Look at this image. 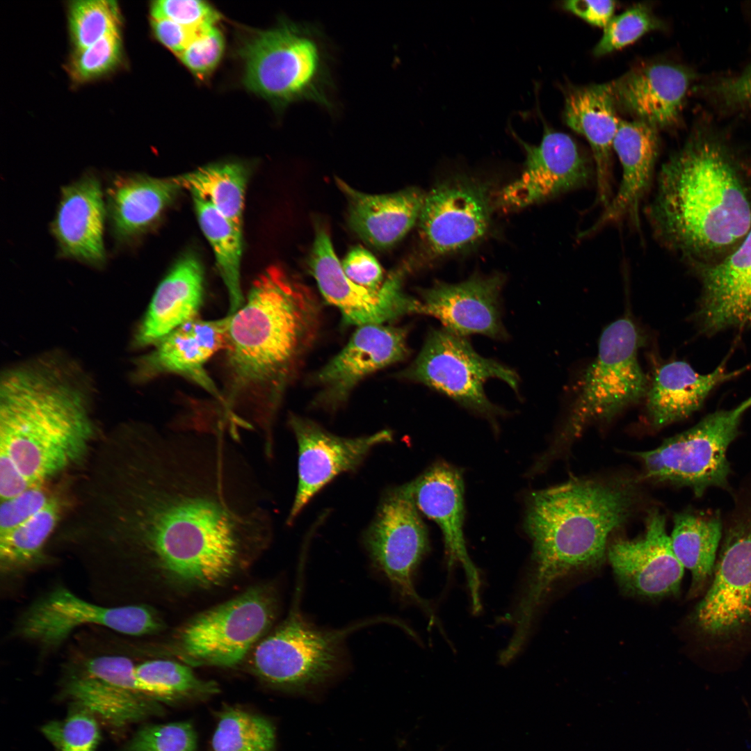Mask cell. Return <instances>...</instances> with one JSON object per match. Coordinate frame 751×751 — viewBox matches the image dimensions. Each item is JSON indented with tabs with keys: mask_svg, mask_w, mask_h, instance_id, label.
Returning a JSON list of instances; mask_svg holds the SVG:
<instances>
[{
	"mask_svg": "<svg viewBox=\"0 0 751 751\" xmlns=\"http://www.w3.org/2000/svg\"><path fill=\"white\" fill-rule=\"evenodd\" d=\"M230 316L222 415L233 427L254 425L273 453V428L284 396L316 344L322 309L313 292L282 268H267Z\"/></svg>",
	"mask_w": 751,
	"mask_h": 751,
	"instance_id": "cell-2",
	"label": "cell"
},
{
	"mask_svg": "<svg viewBox=\"0 0 751 751\" xmlns=\"http://www.w3.org/2000/svg\"><path fill=\"white\" fill-rule=\"evenodd\" d=\"M417 509L408 483L388 490L363 542L373 567L399 597L429 610L413 581L428 549L427 529Z\"/></svg>",
	"mask_w": 751,
	"mask_h": 751,
	"instance_id": "cell-13",
	"label": "cell"
},
{
	"mask_svg": "<svg viewBox=\"0 0 751 751\" xmlns=\"http://www.w3.org/2000/svg\"><path fill=\"white\" fill-rule=\"evenodd\" d=\"M204 275L199 259L181 256L158 285L134 337L137 347L154 346L185 323L199 317Z\"/></svg>",
	"mask_w": 751,
	"mask_h": 751,
	"instance_id": "cell-30",
	"label": "cell"
},
{
	"mask_svg": "<svg viewBox=\"0 0 751 751\" xmlns=\"http://www.w3.org/2000/svg\"><path fill=\"white\" fill-rule=\"evenodd\" d=\"M694 90L718 115H751V63L734 72L707 76Z\"/></svg>",
	"mask_w": 751,
	"mask_h": 751,
	"instance_id": "cell-40",
	"label": "cell"
},
{
	"mask_svg": "<svg viewBox=\"0 0 751 751\" xmlns=\"http://www.w3.org/2000/svg\"><path fill=\"white\" fill-rule=\"evenodd\" d=\"M229 320V314L213 320L197 317L172 330L140 359L138 378L147 380L166 374L182 376L212 395L222 407V391L204 366L213 355L224 349Z\"/></svg>",
	"mask_w": 751,
	"mask_h": 751,
	"instance_id": "cell-24",
	"label": "cell"
},
{
	"mask_svg": "<svg viewBox=\"0 0 751 751\" xmlns=\"http://www.w3.org/2000/svg\"><path fill=\"white\" fill-rule=\"evenodd\" d=\"M150 11L151 19H169L195 31L215 26L220 19L213 6L200 0L154 1Z\"/></svg>",
	"mask_w": 751,
	"mask_h": 751,
	"instance_id": "cell-47",
	"label": "cell"
},
{
	"mask_svg": "<svg viewBox=\"0 0 751 751\" xmlns=\"http://www.w3.org/2000/svg\"><path fill=\"white\" fill-rule=\"evenodd\" d=\"M106 218L102 184L96 174L85 172L63 186L50 225L58 256L95 268L104 267L107 261L104 241Z\"/></svg>",
	"mask_w": 751,
	"mask_h": 751,
	"instance_id": "cell-23",
	"label": "cell"
},
{
	"mask_svg": "<svg viewBox=\"0 0 751 751\" xmlns=\"http://www.w3.org/2000/svg\"><path fill=\"white\" fill-rule=\"evenodd\" d=\"M199 224L209 242L220 277L227 291L232 314L244 304L241 282L242 231L207 201L193 196Z\"/></svg>",
	"mask_w": 751,
	"mask_h": 751,
	"instance_id": "cell-37",
	"label": "cell"
},
{
	"mask_svg": "<svg viewBox=\"0 0 751 751\" xmlns=\"http://www.w3.org/2000/svg\"><path fill=\"white\" fill-rule=\"evenodd\" d=\"M398 377L426 386L489 419L503 412L487 398V381L499 379L516 392L519 383L512 369L482 356L467 337L443 328L429 330L415 359Z\"/></svg>",
	"mask_w": 751,
	"mask_h": 751,
	"instance_id": "cell-12",
	"label": "cell"
},
{
	"mask_svg": "<svg viewBox=\"0 0 751 751\" xmlns=\"http://www.w3.org/2000/svg\"><path fill=\"white\" fill-rule=\"evenodd\" d=\"M122 59V39L120 32H117L88 47L74 50L67 62V72L74 83L82 84L111 72Z\"/></svg>",
	"mask_w": 751,
	"mask_h": 751,
	"instance_id": "cell-42",
	"label": "cell"
},
{
	"mask_svg": "<svg viewBox=\"0 0 751 751\" xmlns=\"http://www.w3.org/2000/svg\"><path fill=\"white\" fill-rule=\"evenodd\" d=\"M348 202L351 228L366 243L388 248L401 240L418 221L426 194L417 188L371 195L337 179Z\"/></svg>",
	"mask_w": 751,
	"mask_h": 751,
	"instance_id": "cell-32",
	"label": "cell"
},
{
	"mask_svg": "<svg viewBox=\"0 0 751 751\" xmlns=\"http://www.w3.org/2000/svg\"><path fill=\"white\" fill-rule=\"evenodd\" d=\"M657 131L640 120H621L613 143L622 170L617 192L598 219L580 234L579 239L626 218L639 227L640 206L649 188L659 152Z\"/></svg>",
	"mask_w": 751,
	"mask_h": 751,
	"instance_id": "cell-27",
	"label": "cell"
},
{
	"mask_svg": "<svg viewBox=\"0 0 751 751\" xmlns=\"http://www.w3.org/2000/svg\"><path fill=\"white\" fill-rule=\"evenodd\" d=\"M70 38L76 49L120 32L121 15L115 1L79 0L68 5Z\"/></svg>",
	"mask_w": 751,
	"mask_h": 751,
	"instance_id": "cell-41",
	"label": "cell"
},
{
	"mask_svg": "<svg viewBox=\"0 0 751 751\" xmlns=\"http://www.w3.org/2000/svg\"><path fill=\"white\" fill-rule=\"evenodd\" d=\"M747 369L727 371L722 363L711 373L701 374L685 361L661 364L649 379L645 397L649 424L658 429L688 417L702 406L716 387Z\"/></svg>",
	"mask_w": 751,
	"mask_h": 751,
	"instance_id": "cell-31",
	"label": "cell"
},
{
	"mask_svg": "<svg viewBox=\"0 0 751 751\" xmlns=\"http://www.w3.org/2000/svg\"><path fill=\"white\" fill-rule=\"evenodd\" d=\"M277 611L272 587H252L191 619L180 629L174 651L188 665L234 666L270 627Z\"/></svg>",
	"mask_w": 751,
	"mask_h": 751,
	"instance_id": "cell-10",
	"label": "cell"
},
{
	"mask_svg": "<svg viewBox=\"0 0 751 751\" xmlns=\"http://www.w3.org/2000/svg\"><path fill=\"white\" fill-rule=\"evenodd\" d=\"M713 574L693 620L702 633L725 636L751 624V512L727 529Z\"/></svg>",
	"mask_w": 751,
	"mask_h": 751,
	"instance_id": "cell-15",
	"label": "cell"
},
{
	"mask_svg": "<svg viewBox=\"0 0 751 751\" xmlns=\"http://www.w3.org/2000/svg\"><path fill=\"white\" fill-rule=\"evenodd\" d=\"M241 56L246 87L277 108L309 101L332 109L330 55L317 27L283 20L253 34Z\"/></svg>",
	"mask_w": 751,
	"mask_h": 751,
	"instance_id": "cell-6",
	"label": "cell"
},
{
	"mask_svg": "<svg viewBox=\"0 0 751 751\" xmlns=\"http://www.w3.org/2000/svg\"><path fill=\"white\" fill-rule=\"evenodd\" d=\"M229 436L133 422L98 439L59 539L99 599L129 605L163 588H217L268 547L270 513Z\"/></svg>",
	"mask_w": 751,
	"mask_h": 751,
	"instance_id": "cell-1",
	"label": "cell"
},
{
	"mask_svg": "<svg viewBox=\"0 0 751 751\" xmlns=\"http://www.w3.org/2000/svg\"><path fill=\"white\" fill-rule=\"evenodd\" d=\"M643 339L629 316L603 330L597 354L582 377L553 451L567 447L592 423L610 421L645 399L649 379L638 360Z\"/></svg>",
	"mask_w": 751,
	"mask_h": 751,
	"instance_id": "cell-7",
	"label": "cell"
},
{
	"mask_svg": "<svg viewBox=\"0 0 751 751\" xmlns=\"http://www.w3.org/2000/svg\"><path fill=\"white\" fill-rule=\"evenodd\" d=\"M211 745L213 751H275V730L264 717L227 709L219 718Z\"/></svg>",
	"mask_w": 751,
	"mask_h": 751,
	"instance_id": "cell-39",
	"label": "cell"
},
{
	"mask_svg": "<svg viewBox=\"0 0 751 751\" xmlns=\"http://www.w3.org/2000/svg\"><path fill=\"white\" fill-rule=\"evenodd\" d=\"M120 751H197V736L188 722L147 725Z\"/></svg>",
	"mask_w": 751,
	"mask_h": 751,
	"instance_id": "cell-45",
	"label": "cell"
},
{
	"mask_svg": "<svg viewBox=\"0 0 751 751\" xmlns=\"http://www.w3.org/2000/svg\"><path fill=\"white\" fill-rule=\"evenodd\" d=\"M88 627L136 638L160 633L165 622L150 604L104 605L58 585L21 612L10 636L33 645L45 659L60 649L79 629Z\"/></svg>",
	"mask_w": 751,
	"mask_h": 751,
	"instance_id": "cell-9",
	"label": "cell"
},
{
	"mask_svg": "<svg viewBox=\"0 0 751 751\" xmlns=\"http://www.w3.org/2000/svg\"><path fill=\"white\" fill-rule=\"evenodd\" d=\"M298 606L294 602L286 618L258 643L252 668L266 682L298 691L316 688L339 671L345 662V640L350 633L378 622H399L379 617L325 629L309 622Z\"/></svg>",
	"mask_w": 751,
	"mask_h": 751,
	"instance_id": "cell-8",
	"label": "cell"
},
{
	"mask_svg": "<svg viewBox=\"0 0 751 751\" xmlns=\"http://www.w3.org/2000/svg\"><path fill=\"white\" fill-rule=\"evenodd\" d=\"M563 8L586 22L604 28L613 17V1L570 0L563 2Z\"/></svg>",
	"mask_w": 751,
	"mask_h": 751,
	"instance_id": "cell-51",
	"label": "cell"
},
{
	"mask_svg": "<svg viewBox=\"0 0 751 751\" xmlns=\"http://www.w3.org/2000/svg\"><path fill=\"white\" fill-rule=\"evenodd\" d=\"M309 267L324 299L339 310L346 323L358 327L383 324L405 315L421 314L419 299L403 290V270L390 275L378 291L350 280L337 257L330 235L320 225L316 227Z\"/></svg>",
	"mask_w": 751,
	"mask_h": 751,
	"instance_id": "cell-14",
	"label": "cell"
},
{
	"mask_svg": "<svg viewBox=\"0 0 751 751\" xmlns=\"http://www.w3.org/2000/svg\"><path fill=\"white\" fill-rule=\"evenodd\" d=\"M151 27L156 40L177 56L202 31L189 29L166 19H151Z\"/></svg>",
	"mask_w": 751,
	"mask_h": 751,
	"instance_id": "cell-50",
	"label": "cell"
},
{
	"mask_svg": "<svg viewBox=\"0 0 751 751\" xmlns=\"http://www.w3.org/2000/svg\"><path fill=\"white\" fill-rule=\"evenodd\" d=\"M69 494L58 490L38 512L20 524L0 533V574L6 587L16 583L51 562L47 554L64 515Z\"/></svg>",
	"mask_w": 751,
	"mask_h": 751,
	"instance_id": "cell-33",
	"label": "cell"
},
{
	"mask_svg": "<svg viewBox=\"0 0 751 751\" xmlns=\"http://www.w3.org/2000/svg\"><path fill=\"white\" fill-rule=\"evenodd\" d=\"M61 695L106 724L122 727L161 712L156 700L63 665Z\"/></svg>",
	"mask_w": 751,
	"mask_h": 751,
	"instance_id": "cell-34",
	"label": "cell"
},
{
	"mask_svg": "<svg viewBox=\"0 0 751 751\" xmlns=\"http://www.w3.org/2000/svg\"><path fill=\"white\" fill-rule=\"evenodd\" d=\"M341 263L347 277L355 284L376 291L382 288L385 280L381 266L365 248H353Z\"/></svg>",
	"mask_w": 751,
	"mask_h": 751,
	"instance_id": "cell-49",
	"label": "cell"
},
{
	"mask_svg": "<svg viewBox=\"0 0 751 751\" xmlns=\"http://www.w3.org/2000/svg\"><path fill=\"white\" fill-rule=\"evenodd\" d=\"M224 50L223 35L215 25L197 33L178 57L196 77L204 79L218 66Z\"/></svg>",
	"mask_w": 751,
	"mask_h": 751,
	"instance_id": "cell-46",
	"label": "cell"
},
{
	"mask_svg": "<svg viewBox=\"0 0 751 751\" xmlns=\"http://www.w3.org/2000/svg\"><path fill=\"white\" fill-rule=\"evenodd\" d=\"M51 484L33 487L1 500L0 533L13 528L41 510L58 490Z\"/></svg>",
	"mask_w": 751,
	"mask_h": 751,
	"instance_id": "cell-48",
	"label": "cell"
},
{
	"mask_svg": "<svg viewBox=\"0 0 751 751\" xmlns=\"http://www.w3.org/2000/svg\"><path fill=\"white\" fill-rule=\"evenodd\" d=\"M662 27V22L648 6L634 5L613 17L604 28L603 35L595 47L593 54L595 56L608 54L633 43L647 33Z\"/></svg>",
	"mask_w": 751,
	"mask_h": 751,
	"instance_id": "cell-44",
	"label": "cell"
},
{
	"mask_svg": "<svg viewBox=\"0 0 751 751\" xmlns=\"http://www.w3.org/2000/svg\"><path fill=\"white\" fill-rule=\"evenodd\" d=\"M746 7H748V9L749 10H750V11H749V16H750V17H749V20H750V26H751V6H747Z\"/></svg>",
	"mask_w": 751,
	"mask_h": 751,
	"instance_id": "cell-52",
	"label": "cell"
},
{
	"mask_svg": "<svg viewBox=\"0 0 751 751\" xmlns=\"http://www.w3.org/2000/svg\"><path fill=\"white\" fill-rule=\"evenodd\" d=\"M75 705L66 718L51 721L41 730L55 751H96L100 732L95 716L87 709Z\"/></svg>",
	"mask_w": 751,
	"mask_h": 751,
	"instance_id": "cell-43",
	"label": "cell"
},
{
	"mask_svg": "<svg viewBox=\"0 0 751 751\" xmlns=\"http://www.w3.org/2000/svg\"><path fill=\"white\" fill-rule=\"evenodd\" d=\"M288 423L298 444V486L286 524L291 525L309 501L339 474L355 470L371 450L392 441L382 430L370 435L342 437L317 423L291 414Z\"/></svg>",
	"mask_w": 751,
	"mask_h": 751,
	"instance_id": "cell-18",
	"label": "cell"
},
{
	"mask_svg": "<svg viewBox=\"0 0 751 751\" xmlns=\"http://www.w3.org/2000/svg\"><path fill=\"white\" fill-rule=\"evenodd\" d=\"M610 83L569 89L563 117L567 125L586 138L595 163L596 200L606 208L611 202L613 143L621 121Z\"/></svg>",
	"mask_w": 751,
	"mask_h": 751,
	"instance_id": "cell-29",
	"label": "cell"
},
{
	"mask_svg": "<svg viewBox=\"0 0 751 751\" xmlns=\"http://www.w3.org/2000/svg\"><path fill=\"white\" fill-rule=\"evenodd\" d=\"M697 82L691 68L657 62L636 67L610 85L617 108L658 129L679 124Z\"/></svg>",
	"mask_w": 751,
	"mask_h": 751,
	"instance_id": "cell-22",
	"label": "cell"
},
{
	"mask_svg": "<svg viewBox=\"0 0 751 751\" xmlns=\"http://www.w3.org/2000/svg\"><path fill=\"white\" fill-rule=\"evenodd\" d=\"M408 484L417 508L435 521L442 532L449 566L459 563L463 567L474 611H479L480 578L467 554L463 534L464 487L460 474L445 463H437Z\"/></svg>",
	"mask_w": 751,
	"mask_h": 751,
	"instance_id": "cell-26",
	"label": "cell"
},
{
	"mask_svg": "<svg viewBox=\"0 0 751 751\" xmlns=\"http://www.w3.org/2000/svg\"><path fill=\"white\" fill-rule=\"evenodd\" d=\"M246 168L239 163L211 164L175 177L182 189L211 204L242 231Z\"/></svg>",
	"mask_w": 751,
	"mask_h": 751,
	"instance_id": "cell-36",
	"label": "cell"
},
{
	"mask_svg": "<svg viewBox=\"0 0 751 751\" xmlns=\"http://www.w3.org/2000/svg\"><path fill=\"white\" fill-rule=\"evenodd\" d=\"M741 153L722 127L698 121L661 166L646 215L663 247L691 268L717 263L751 230V184Z\"/></svg>",
	"mask_w": 751,
	"mask_h": 751,
	"instance_id": "cell-3",
	"label": "cell"
},
{
	"mask_svg": "<svg viewBox=\"0 0 751 751\" xmlns=\"http://www.w3.org/2000/svg\"><path fill=\"white\" fill-rule=\"evenodd\" d=\"M405 328L369 324L358 327L346 346L314 376L318 387L314 406L335 411L366 377L409 355Z\"/></svg>",
	"mask_w": 751,
	"mask_h": 751,
	"instance_id": "cell-19",
	"label": "cell"
},
{
	"mask_svg": "<svg viewBox=\"0 0 751 751\" xmlns=\"http://www.w3.org/2000/svg\"><path fill=\"white\" fill-rule=\"evenodd\" d=\"M515 137L525 151L524 169L498 193L496 205L499 208L508 211L539 203L579 188L590 179L587 157L566 134L545 125L538 145Z\"/></svg>",
	"mask_w": 751,
	"mask_h": 751,
	"instance_id": "cell-17",
	"label": "cell"
},
{
	"mask_svg": "<svg viewBox=\"0 0 751 751\" xmlns=\"http://www.w3.org/2000/svg\"><path fill=\"white\" fill-rule=\"evenodd\" d=\"M665 517L652 511L643 535L617 540L607 556L621 588L627 593L649 599L678 593L684 567L677 558L665 529Z\"/></svg>",
	"mask_w": 751,
	"mask_h": 751,
	"instance_id": "cell-20",
	"label": "cell"
},
{
	"mask_svg": "<svg viewBox=\"0 0 751 751\" xmlns=\"http://www.w3.org/2000/svg\"><path fill=\"white\" fill-rule=\"evenodd\" d=\"M125 640L143 694L156 700L171 702L180 697L207 696L219 691L216 683L199 679L184 664L163 659H138L127 637Z\"/></svg>",
	"mask_w": 751,
	"mask_h": 751,
	"instance_id": "cell-38",
	"label": "cell"
},
{
	"mask_svg": "<svg viewBox=\"0 0 751 751\" xmlns=\"http://www.w3.org/2000/svg\"><path fill=\"white\" fill-rule=\"evenodd\" d=\"M504 282L501 274L474 275L458 283L436 282L419 290L421 314L437 318L444 329L460 337L505 339L500 301Z\"/></svg>",
	"mask_w": 751,
	"mask_h": 751,
	"instance_id": "cell-21",
	"label": "cell"
},
{
	"mask_svg": "<svg viewBox=\"0 0 751 751\" xmlns=\"http://www.w3.org/2000/svg\"><path fill=\"white\" fill-rule=\"evenodd\" d=\"M750 407L751 396L731 410L708 414L654 449L634 453L645 477L690 487L697 496L711 487H725L730 471L727 449Z\"/></svg>",
	"mask_w": 751,
	"mask_h": 751,
	"instance_id": "cell-11",
	"label": "cell"
},
{
	"mask_svg": "<svg viewBox=\"0 0 751 751\" xmlns=\"http://www.w3.org/2000/svg\"><path fill=\"white\" fill-rule=\"evenodd\" d=\"M637 502L628 481L574 478L536 491L528 499L525 528L533 542L532 567L512 622L526 636L555 582L604 559L608 539Z\"/></svg>",
	"mask_w": 751,
	"mask_h": 751,
	"instance_id": "cell-5",
	"label": "cell"
},
{
	"mask_svg": "<svg viewBox=\"0 0 751 751\" xmlns=\"http://www.w3.org/2000/svg\"><path fill=\"white\" fill-rule=\"evenodd\" d=\"M692 268L702 285L695 318L702 332L751 326V230L720 261Z\"/></svg>",
	"mask_w": 751,
	"mask_h": 751,
	"instance_id": "cell-25",
	"label": "cell"
},
{
	"mask_svg": "<svg viewBox=\"0 0 751 751\" xmlns=\"http://www.w3.org/2000/svg\"><path fill=\"white\" fill-rule=\"evenodd\" d=\"M181 189L175 177L128 172L111 175L106 189V207L116 246H134L158 223Z\"/></svg>",
	"mask_w": 751,
	"mask_h": 751,
	"instance_id": "cell-28",
	"label": "cell"
},
{
	"mask_svg": "<svg viewBox=\"0 0 751 751\" xmlns=\"http://www.w3.org/2000/svg\"><path fill=\"white\" fill-rule=\"evenodd\" d=\"M490 193L483 183L454 178L437 184L426 194L418 219L421 239L434 257L474 244L487 232Z\"/></svg>",
	"mask_w": 751,
	"mask_h": 751,
	"instance_id": "cell-16",
	"label": "cell"
},
{
	"mask_svg": "<svg viewBox=\"0 0 751 751\" xmlns=\"http://www.w3.org/2000/svg\"><path fill=\"white\" fill-rule=\"evenodd\" d=\"M87 396L61 368H13L0 386V500L84 464L97 439Z\"/></svg>",
	"mask_w": 751,
	"mask_h": 751,
	"instance_id": "cell-4",
	"label": "cell"
},
{
	"mask_svg": "<svg viewBox=\"0 0 751 751\" xmlns=\"http://www.w3.org/2000/svg\"><path fill=\"white\" fill-rule=\"evenodd\" d=\"M722 530L718 514L683 512L674 517L670 537L677 558L691 573L689 597L698 595L713 574Z\"/></svg>",
	"mask_w": 751,
	"mask_h": 751,
	"instance_id": "cell-35",
	"label": "cell"
}]
</instances>
